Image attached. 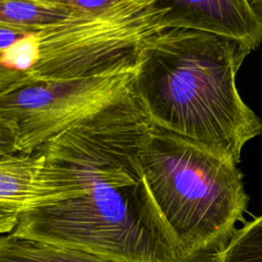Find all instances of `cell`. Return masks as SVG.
Segmentation results:
<instances>
[{"instance_id": "cell-2", "label": "cell", "mask_w": 262, "mask_h": 262, "mask_svg": "<svg viewBox=\"0 0 262 262\" xmlns=\"http://www.w3.org/2000/svg\"><path fill=\"white\" fill-rule=\"evenodd\" d=\"M251 51L216 34L162 29L140 49L136 95L154 125L238 164L245 144L262 134V121L236 86V74Z\"/></svg>"}, {"instance_id": "cell-1", "label": "cell", "mask_w": 262, "mask_h": 262, "mask_svg": "<svg viewBox=\"0 0 262 262\" xmlns=\"http://www.w3.org/2000/svg\"><path fill=\"white\" fill-rule=\"evenodd\" d=\"M151 126L134 91L46 141L39 149L50 200L9 234L117 262H185L139 164Z\"/></svg>"}, {"instance_id": "cell-4", "label": "cell", "mask_w": 262, "mask_h": 262, "mask_svg": "<svg viewBox=\"0 0 262 262\" xmlns=\"http://www.w3.org/2000/svg\"><path fill=\"white\" fill-rule=\"evenodd\" d=\"M164 11L156 0H131L101 13H84L37 31L39 59L20 87L135 69L143 42L164 29Z\"/></svg>"}, {"instance_id": "cell-14", "label": "cell", "mask_w": 262, "mask_h": 262, "mask_svg": "<svg viewBox=\"0 0 262 262\" xmlns=\"http://www.w3.org/2000/svg\"><path fill=\"white\" fill-rule=\"evenodd\" d=\"M251 10L262 25V0H247Z\"/></svg>"}, {"instance_id": "cell-3", "label": "cell", "mask_w": 262, "mask_h": 262, "mask_svg": "<svg viewBox=\"0 0 262 262\" xmlns=\"http://www.w3.org/2000/svg\"><path fill=\"white\" fill-rule=\"evenodd\" d=\"M138 158L184 261L215 262L248 208L237 163L154 124L141 141Z\"/></svg>"}, {"instance_id": "cell-7", "label": "cell", "mask_w": 262, "mask_h": 262, "mask_svg": "<svg viewBox=\"0 0 262 262\" xmlns=\"http://www.w3.org/2000/svg\"><path fill=\"white\" fill-rule=\"evenodd\" d=\"M41 149L0 156V232L12 233L20 218L45 205L50 192L42 171Z\"/></svg>"}, {"instance_id": "cell-13", "label": "cell", "mask_w": 262, "mask_h": 262, "mask_svg": "<svg viewBox=\"0 0 262 262\" xmlns=\"http://www.w3.org/2000/svg\"><path fill=\"white\" fill-rule=\"evenodd\" d=\"M29 32H25L16 27L0 25V49H4L15 41L27 35Z\"/></svg>"}, {"instance_id": "cell-9", "label": "cell", "mask_w": 262, "mask_h": 262, "mask_svg": "<svg viewBox=\"0 0 262 262\" xmlns=\"http://www.w3.org/2000/svg\"><path fill=\"white\" fill-rule=\"evenodd\" d=\"M68 8L40 4L31 0H0V25L37 32L64 19L84 14Z\"/></svg>"}, {"instance_id": "cell-12", "label": "cell", "mask_w": 262, "mask_h": 262, "mask_svg": "<svg viewBox=\"0 0 262 262\" xmlns=\"http://www.w3.org/2000/svg\"><path fill=\"white\" fill-rule=\"evenodd\" d=\"M40 4L68 8L86 13H101L131 0H31Z\"/></svg>"}, {"instance_id": "cell-5", "label": "cell", "mask_w": 262, "mask_h": 262, "mask_svg": "<svg viewBox=\"0 0 262 262\" xmlns=\"http://www.w3.org/2000/svg\"><path fill=\"white\" fill-rule=\"evenodd\" d=\"M136 68L101 76L38 81L0 93V156L33 152L50 138L129 96Z\"/></svg>"}, {"instance_id": "cell-11", "label": "cell", "mask_w": 262, "mask_h": 262, "mask_svg": "<svg viewBox=\"0 0 262 262\" xmlns=\"http://www.w3.org/2000/svg\"><path fill=\"white\" fill-rule=\"evenodd\" d=\"M215 262H262V214L237 228Z\"/></svg>"}, {"instance_id": "cell-8", "label": "cell", "mask_w": 262, "mask_h": 262, "mask_svg": "<svg viewBox=\"0 0 262 262\" xmlns=\"http://www.w3.org/2000/svg\"><path fill=\"white\" fill-rule=\"evenodd\" d=\"M0 262H117L79 249L1 234Z\"/></svg>"}, {"instance_id": "cell-6", "label": "cell", "mask_w": 262, "mask_h": 262, "mask_svg": "<svg viewBox=\"0 0 262 262\" xmlns=\"http://www.w3.org/2000/svg\"><path fill=\"white\" fill-rule=\"evenodd\" d=\"M165 8L163 28H184L238 40L256 49L262 41V25L247 0H156Z\"/></svg>"}, {"instance_id": "cell-10", "label": "cell", "mask_w": 262, "mask_h": 262, "mask_svg": "<svg viewBox=\"0 0 262 262\" xmlns=\"http://www.w3.org/2000/svg\"><path fill=\"white\" fill-rule=\"evenodd\" d=\"M0 93L20 87L36 67L39 55V38L36 32L0 49Z\"/></svg>"}]
</instances>
